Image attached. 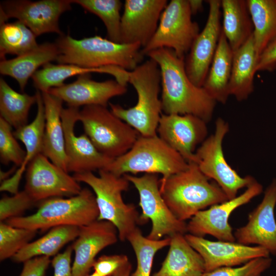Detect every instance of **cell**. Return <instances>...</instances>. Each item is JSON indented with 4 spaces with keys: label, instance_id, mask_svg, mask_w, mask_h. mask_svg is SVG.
I'll list each match as a JSON object with an SVG mask.
<instances>
[{
    "label": "cell",
    "instance_id": "4316f807",
    "mask_svg": "<svg viewBox=\"0 0 276 276\" xmlns=\"http://www.w3.org/2000/svg\"><path fill=\"white\" fill-rule=\"evenodd\" d=\"M258 57L252 35L234 52L229 93L239 102L245 101L254 92V76Z\"/></svg>",
    "mask_w": 276,
    "mask_h": 276
},
{
    "label": "cell",
    "instance_id": "9a60e30c",
    "mask_svg": "<svg viewBox=\"0 0 276 276\" xmlns=\"http://www.w3.org/2000/svg\"><path fill=\"white\" fill-rule=\"evenodd\" d=\"M207 2L209 10L205 26L185 59L188 76L194 84L200 87L203 86L222 31L221 1L209 0Z\"/></svg>",
    "mask_w": 276,
    "mask_h": 276
},
{
    "label": "cell",
    "instance_id": "4dcf8cb0",
    "mask_svg": "<svg viewBox=\"0 0 276 276\" xmlns=\"http://www.w3.org/2000/svg\"><path fill=\"white\" fill-rule=\"evenodd\" d=\"M90 73H107L118 79L122 75V69L114 66L97 68H88L74 64L47 63L37 70L32 76L34 85L40 91L48 92L53 87L64 85V81L71 77Z\"/></svg>",
    "mask_w": 276,
    "mask_h": 276
},
{
    "label": "cell",
    "instance_id": "d6986e66",
    "mask_svg": "<svg viewBox=\"0 0 276 276\" xmlns=\"http://www.w3.org/2000/svg\"><path fill=\"white\" fill-rule=\"evenodd\" d=\"M167 0H126L121 21V43L144 48L157 29Z\"/></svg>",
    "mask_w": 276,
    "mask_h": 276
},
{
    "label": "cell",
    "instance_id": "ffe728a7",
    "mask_svg": "<svg viewBox=\"0 0 276 276\" xmlns=\"http://www.w3.org/2000/svg\"><path fill=\"white\" fill-rule=\"evenodd\" d=\"M190 245L202 258L205 272L223 267H236L270 254L262 247L225 241H211L189 233L185 235Z\"/></svg>",
    "mask_w": 276,
    "mask_h": 276
},
{
    "label": "cell",
    "instance_id": "ac0fdd59",
    "mask_svg": "<svg viewBox=\"0 0 276 276\" xmlns=\"http://www.w3.org/2000/svg\"><path fill=\"white\" fill-rule=\"evenodd\" d=\"M276 178L266 189L261 202L248 216L245 225L234 233L236 242L263 247L276 256Z\"/></svg>",
    "mask_w": 276,
    "mask_h": 276
},
{
    "label": "cell",
    "instance_id": "60d3db41",
    "mask_svg": "<svg viewBox=\"0 0 276 276\" xmlns=\"http://www.w3.org/2000/svg\"><path fill=\"white\" fill-rule=\"evenodd\" d=\"M128 261L125 255H102L96 260L93 268L102 276H113Z\"/></svg>",
    "mask_w": 276,
    "mask_h": 276
},
{
    "label": "cell",
    "instance_id": "5bb4252c",
    "mask_svg": "<svg viewBox=\"0 0 276 276\" xmlns=\"http://www.w3.org/2000/svg\"><path fill=\"white\" fill-rule=\"evenodd\" d=\"M263 190L262 185L256 180L235 198L198 212L187 223L188 233L203 237L210 235L218 240L236 242L229 223L231 214L259 195Z\"/></svg>",
    "mask_w": 276,
    "mask_h": 276
},
{
    "label": "cell",
    "instance_id": "6da1fadb",
    "mask_svg": "<svg viewBox=\"0 0 276 276\" xmlns=\"http://www.w3.org/2000/svg\"><path fill=\"white\" fill-rule=\"evenodd\" d=\"M146 56L158 65L161 75L162 110L165 114H190L208 123L217 102L202 87L194 84L187 75L185 59L172 49H158Z\"/></svg>",
    "mask_w": 276,
    "mask_h": 276
},
{
    "label": "cell",
    "instance_id": "ab89813d",
    "mask_svg": "<svg viewBox=\"0 0 276 276\" xmlns=\"http://www.w3.org/2000/svg\"><path fill=\"white\" fill-rule=\"evenodd\" d=\"M36 204L38 203L25 190L12 196H4L0 200V221L21 216L24 212Z\"/></svg>",
    "mask_w": 276,
    "mask_h": 276
},
{
    "label": "cell",
    "instance_id": "ee69618b",
    "mask_svg": "<svg viewBox=\"0 0 276 276\" xmlns=\"http://www.w3.org/2000/svg\"><path fill=\"white\" fill-rule=\"evenodd\" d=\"M276 70V37L266 46L259 56L257 72H271Z\"/></svg>",
    "mask_w": 276,
    "mask_h": 276
},
{
    "label": "cell",
    "instance_id": "b9f144b4",
    "mask_svg": "<svg viewBox=\"0 0 276 276\" xmlns=\"http://www.w3.org/2000/svg\"><path fill=\"white\" fill-rule=\"evenodd\" d=\"M73 252L70 245L63 252L54 257L51 262L54 269L53 276H73L71 262Z\"/></svg>",
    "mask_w": 276,
    "mask_h": 276
},
{
    "label": "cell",
    "instance_id": "83f0119b",
    "mask_svg": "<svg viewBox=\"0 0 276 276\" xmlns=\"http://www.w3.org/2000/svg\"><path fill=\"white\" fill-rule=\"evenodd\" d=\"M234 52L221 31L218 45L202 87L217 103L225 104L229 97V83Z\"/></svg>",
    "mask_w": 276,
    "mask_h": 276
},
{
    "label": "cell",
    "instance_id": "52a82bcc",
    "mask_svg": "<svg viewBox=\"0 0 276 276\" xmlns=\"http://www.w3.org/2000/svg\"><path fill=\"white\" fill-rule=\"evenodd\" d=\"M189 163L157 135H139L131 148L114 158L104 169L117 175L139 173L160 174L164 182L171 175L185 170Z\"/></svg>",
    "mask_w": 276,
    "mask_h": 276
},
{
    "label": "cell",
    "instance_id": "7dc6e473",
    "mask_svg": "<svg viewBox=\"0 0 276 276\" xmlns=\"http://www.w3.org/2000/svg\"><path fill=\"white\" fill-rule=\"evenodd\" d=\"M17 167V166L14 165L13 167H12L10 169H9L8 171L6 172L1 170V172H0L1 182H2L6 180V179L9 178L10 177H11L17 170L16 169Z\"/></svg>",
    "mask_w": 276,
    "mask_h": 276
},
{
    "label": "cell",
    "instance_id": "f35d334b",
    "mask_svg": "<svg viewBox=\"0 0 276 276\" xmlns=\"http://www.w3.org/2000/svg\"><path fill=\"white\" fill-rule=\"evenodd\" d=\"M271 264L270 257L257 258L237 267H223L205 272L202 276H262Z\"/></svg>",
    "mask_w": 276,
    "mask_h": 276
},
{
    "label": "cell",
    "instance_id": "44dd1931",
    "mask_svg": "<svg viewBox=\"0 0 276 276\" xmlns=\"http://www.w3.org/2000/svg\"><path fill=\"white\" fill-rule=\"evenodd\" d=\"M118 238L116 227L108 221L97 220L79 227L78 235L71 245L75 254L73 275L88 274L97 255L105 247L115 244Z\"/></svg>",
    "mask_w": 276,
    "mask_h": 276
},
{
    "label": "cell",
    "instance_id": "8fae6325",
    "mask_svg": "<svg viewBox=\"0 0 276 276\" xmlns=\"http://www.w3.org/2000/svg\"><path fill=\"white\" fill-rule=\"evenodd\" d=\"M132 183L139 194L141 224L148 220L152 222L151 229L147 236L158 240L164 236L170 237L176 234L188 233L187 223L177 219L165 202L160 191L157 174H145L141 176L131 174L123 175Z\"/></svg>",
    "mask_w": 276,
    "mask_h": 276
},
{
    "label": "cell",
    "instance_id": "7402d4cb",
    "mask_svg": "<svg viewBox=\"0 0 276 276\" xmlns=\"http://www.w3.org/2000/svg\"><path fill=\"white\" fill-rule=\"evenodd\" d=\"M127 85L115 80L98 82L89 74L79 75L77 80L61 86L53 87L48 93L67 103L68 107L100 105L107 107L111 98L126 93Z\"/></svg>",
    "mask_w": 276,
    "mask_h": 276
},
{
    "label": "cell",
    "instance_id": "7c38bea8",
    "mask_svg": "<svg viewBox=\"0 0 276 276\" xmlns=\"http://www.w3.org/2000/svg\"><path fill=\"white\" fill-rule=\"evenodd\" d=\"M72 0H9L0 7L1 24L10 18L17 19L38 36L47 33L63 34L59 28L60 15L72 9Z\"/></svg>",
    "mask_w": 276,
    "mask_h": 276
},
{
    "label": "cell",
    "instance_id": "bcb514c9",
    "mask_svg": "<svg viewBox=\"0 0 276 276\" xmlns=\"http://www.w3.org/2000/svg\"><path fill=\"white\" fill-rule=\"evenodd\" d=\"M132 265L130 261H128L113 275V276H130Z\"/></svg>",
    "mask_w": 276,
    "mask_h": 276
},
{
    "label": "cell",
    "instance_id": "e575fe53",
    "mask_svg": "<svg viewBox=\"0 0 276 276\" xmlns=\"http://www.w3.org/2000/svg\"><path fill=\"white\" fill-rule=\"evenodd\" d=\"M127 240L130 243L136 259V269L130 276H151L155 254L169 245L170 238L151 240L144 236L139 228L136 227L128 236Z\"/></svg>",
    "mask_w": 276,
    "mask_h": 276
},
{
    "label": "cell",
    "instance_id": "603a6c76",
    "mask_svg": "<svg viewBox=\"0 0 276 276\" xmlns=\"http://www.w3.org/2000/svg\"><path fill=\"white\" fill-rule=\"evenodd\" d=\"M36 94L37 111L35 119L30 124L16 129L13 132L15 138L20 140L25 147V159L15 173L1 182V191H7L14 195L17 193L22 174L33 159L42 153L45 124V109L41 91L37 90Z\"/></svg>",
    "mask_w": 276,
    "mask_h": 276
},
{
    "label": "cell",
    "instance_id": "c3c4849f",
    "mask_svg": "<svg viewBox=\"0 0 276 276\" xmlns=\"http://www.w3.org/2000/svg\"><path fill=\"white\" fill-rule=\"evenodd\" d=\"M85 276H102L100 274H99V273H98L97 272L94 271L93 273H91V274H88Z\"/></svg>",
    "mask_w": 276,
    "mask_h": 276
},
{
    "label": "cell",
    "instance_id": "836d02e7",
    "mask_svg": "<svg viewBox=\"0 0 276 276\" xmlns=\"http://www.w3.org/2000/svg\"><path fill=\"white\" fill-rule=\"evenodd\" d=\"M36 35L26 26L17 20L1 24L0 57L6 59L7 54H24L37 47Z\"/></svg>",
    "mask_w": 276,
    "mask_h": 276
},
{
    "label": "cell",
    "instance_id": "d590c367",
    "mask_svg": "<svg viewBox=\"0 0 276 276\" xmlns=\"http://www.w3.org/2000/svg\"><path fill=\"white\" fill-rule=\"evenodd\" d=\"M86 10L98 16L105 25L108 39L121 43L120 11L122 3L119 0H72Z\"/></svg>",
    "mask_w": 276,
    "mask_h": 276
},
{
    "label": "cell",
    "instance_id": "8992f818",
    "mask_svg": "<svg viewBox=\"0 0 276 276\" xmlns=\"http://www.w3.org/2000/svg\"><path fill=\"white\" fill-rule=\"evenodd\" d=\"M99 217L95 194L88 188L67 198L54 197L38 203L33 214L7 220L9 225L36 231H46L61 225L81 227L97 220Z\"/></svg>",
    "mask_w": 276,
    "mask_h": 276
},
{
    "label": "cell",
    "instance_id": "cb8c5ba5",
    "mask_svg": "<svg viewBox=\"0 0 276 276\" xmlns=\"http://www.w3.org/2000/svg\"><path fill=\"white\" fill-rule=\"evenodd\" d=\"M44 106L45 124L42 153L67 171L65 138L61 113L63 101L48 92H41Z\"/></svg>",
    "mask_w": 276,
    "mask_h": 276
},
{
    "label": "cell",
    "instance_id": "3957f363",
    "mask_svg": "<svg viewBox=\"0 0 276 276\" xmlns=\"http://www.w3.org/2000/svg\"><path fill=\"white\" fill-rule=\"evenodd\" d=\"M160 182L167 205L179 220L186 221L198 212L228 199L221 188L210 181L195 163Z\"/></svg>",
    "mask_w": 276,
    "mask_h": 276
},
{
    "label": "cell",
    "instance_id": "1f68e13d",
    "mask_svg": "<svg viewBox=\"0 0 276 276\" xmlns=\"http://www.w3.org/2000/svg\"><path fill=\"white\" fill-rule=\"evenodd\" d=\"M254 26L255 48L259 56L276 37V0H246Z\"/></svg>",
    "mask_w": 276,
    "mask_h": 276
},
{
    "label": "cell",
    "instance_id": "277c9868",
    "mask_svg": "<svg viewBox=\"0 0 276 276\" xmlns=\"http://www.w3.org/2000/svg\"><path fill=\"white\" fill-rule=\"evenodd\" d=\"M127 81L136 90V103L132 107L125 108L119 104L109 103L110 110L140 135H157L163 111L159 98L161 75L158 65L149 58L133 70L128 72Z\"/></svg>",
    "mask_w": 276,
    "mask_h": 276
},
{
    "label": "cell",
    "instance_id": "d6a6232c",
    "mask_svg": "<svg viewBox=\"0 0 276 276\" xmlns=\"http://www.w3.org/2000/svg\"><path fill=\"white\" fill-rule=\"evenodd\" d=\"M37 95L19 93L11 87L3 78L0 79V114L15 130L28 124L31 107L37 103Z\"/></svg>",
    "mask_w": 276,
    "mask_h": 276
},
{
    "label": "cell",
    "instance_id": "484cf974",
    "mask_svg": "<svg viewBox=\"0 0 276 276\" xmlns=\"http://www.w3.org/2000/svg\"><path fill=\"white\" fill-rule=\"evenodd\" d=\"M59 51L56 43L44 42L31 51L11 59L0 62V73L10 76L18 82L23 91L28 81L40 66L57 60Z\"/></svg>",
    "mask_w": 276,
    "mask_h": 276
},
{
    "label": "cell",
    "instance_id": "8d00e7d4",
    "mask_svg": "<svg viewBox=\"0 0 276 276\" xmlns=\"http://www.w3.org/2000/svg\"><path fill=\"white\" fill-rule=\"evenodd\" d=\"M37 231L16 227L0 222V260L12 257L31 242Z\"/></svg>",
    "mask_w": 276,
    "mask_h": 276
},
{
    "label": "cell",
    "instance_id": "74e56055",
    "mask_svg": "<svg viewBox=\"0 0 276 276\" xmlns=\"http://www.w3.org/2000/svg\"><path fill=\"white\" fill-rule=\"evenodd\" d=\"M12 126L0 117V160L5 165L20 166L26 156L12 131Z\"/></svg>",
    "mask_w": 276,
    "mask_h": 276
},
{
    "label": "cell",
    "instance_id": "d4e9b609",
    "mask_svg": "<svg viewBox=\"0 0 276 276\" xmlns=\"http://www.w3.org/2000/svg\"><path fill=\"white\" fill-rule=\"evenodd\" d=\"M170 238L167 255L152 276H202L205 272L204 261L185 235L176 234Z\"/></svg>",
    "mask_w": 276,
    "mask_h": 276
},
{
    "label": "cell",
    "instance_id": "f1b7e54d",
    "mask_svg": "<svg viewBox=\"0 0 276 276\" xmlns=\"http://www.w3.org/2000/svg\"><path fill=\"white\" fill-rule=\"evenodd\" d=\"M222 31L234 52L252 35L254 26L246 0L221 1Z\"/></svg>",
    "mask_w": 276,
    "mask_h": 276
},
{
    "label": "cell",
    "instance_id": "e0dca14e",
    "mask_svg": "<svg viewBox=\"0 0 276 276\" xmlns=\"http://www.w3.org/2000/svg\"><path fill=\"white\" fill-rule=\"evenodd\" d=\"M206 123L193 114L163 113L157 135L188 163H195L197 147L208 137Z\"/></svg>",
    "mask_w": 276,
    "mask_h": 276
},
{
    "label": "cell",
    "instance_id": "9c48e42d",
    "mask_svg": "<svg viewBox=\"0 0 276 276\" xmlns=\"http://www.w3.org/2000/svg\"><path fill=\"white\" fill-rule=\"evenodd\" d=\"M229 130L228 123L218 118L214 132L197 148L195 163L205 176L216 182L228 199H232L238 196L240 189L246 188L256 179L250 175L241 176L227 162L222 143Z\"/></svg>",
    "mask_w": 276,
    "mask_h": 276
},
{
    "label": "cell",
    "instance_id": "30bf717a",
    "mask_svg": "<svg viewBox=\"0 0 276 276\" xmlns=\"http://www.w3.org/2000/svg\"><path fill=\"white\" fill-rule=\"evenodd\" d=\"M188 0H171L164 9L157 29L149 42L142 49L144 56L161 49H172L185 59L199 34L198 24L192 19Z\"/></svg>",
    "mask_w": 276,
    "mask_h": 276
},
{
    "label": "cell",
    "instance_id": "5b68a950",
    "mask_svg": "<svg viewBox=\"0 0 276 276\" xmlns=\"http://www.w3.org/2000/svg\"><path fill=\"white\" fill-rule=\"evenodd\" d=\"M79 182L88 185L95 194L99 210L98 220L112 223L122 241L141 224L140 215L133 204L126 203L122 193L128 190L130 182L124 176H117L105 170L99 171V175L93 172L74 174Z\"/></svg>",
    "mask_w": 276,
    "mask_h": 276
},
{
    "label": "cell",
    "instance_id": "4fadbf2b",
    "mask_svg": "<svg viewBox=\"0 0 276 276\" xmlns=\"http://www.w3.org/2000/svg\"><path fill=\"white\" fill-rule=\"evenodd\" d=\"M82 189L73 176L51 162L42 153L26 169L24 190L37 203L51 198L74 196Z\"/></svg>",
    "mask_w": 276,
    "mask_h": 276
},
{
    "label": "cell",
    "instance_id": "7a4b0ae2",
    "mask_svg": "<svg viewBox=\"0 0 276 276\" xmlns=\"http://www.w3.org/2000/svg\"><path fill=\"white\" fill-rule=\"evenodd\" d=\"M59 64H74L88 68L114 66L128 71L135 68L144 57L139 43H116L95 35L76 39L62 34L56 40Z\"/></svg>",
    "mask_w": 276,
    "mask_h": 276
},
{
    "label": "cell",
    "instance_id": "7bdbcfd3",
    "mask_svg": "<svg viewBox=\"0 0 276 276\" xmlns=\"http://www.w3.org/2000/svg\"><path fill=\"white\" fill-rule=\"evenodd\" d=\"M50 257H36L24 262L22 271L19 276H45L51 264Z\"/></svg>",
    "mask_w": 276,
    "mask_h": 276
},
{
    "label": "cell",
    "instance_id": "ba28073f",
    "mask_svg": "<svg viewBox=\"0 0 276 276\" xmlns=\"http://www.w3.org/2000/svg\"><path fill=\"white\" fill-rule=\"evenodd\" d=\"M78 121L96 148L113 159L126 153L140 135L105 106H84L79 111Z\"/></svg>",
    "mask_w": 276,
    "mask_h": 276
},
{
    "label": "cell",
    "instance_id": "2e32d148",
    "mask_svg": "<svg viewBox=\"0 0 276 276\" xmlns=\"http://www.w3.org/2000/svg\"><path fill=\"white\" fill-rule=\"evenodd\" d=\"M79 109L63 108L61 118L65 138L67 171L74 174L93 172L105 169L114 159L100 152L85 134L77 136L74 127L78 121Z\"/></svg>",
    "mask_w": 276,
    "mask_h": 276
},
{
    "label": "cell",
    "instance_id": "f6af8a7d",
    "mask_svg": "<svg viewBox=\"0 0 276 276\" xmlns=\"http://www.w3.org/2000/svg\"><path fill=\"white\" fill-rule=\"evenodd\" d=\"M191 12L195 15L201 11L203 9V1L201 0H188Z\"/></svg>",
    "mask_w": 276,
    "mask_h": 276
},
{
    "label": "cell",
    "instance_id": "f546056e",
    "mask_svg": "<svg viewBox=\"0 0 276 276\" xmlns=\"http://www.w3.org/2000/svg\"><path fill=\"white\" fill-rule=\"evenodd\" d=\"M79 232V227L76 226L53 227L42 237L27 244L12 257V260L24 263L36 257H54L65 244L76 239Z\"/></svg>",
    "mask_w": 276,
    "mask_h": 276
}]
</instances>
